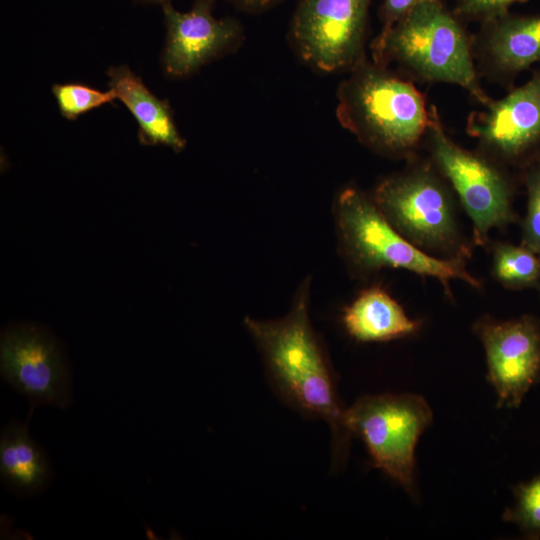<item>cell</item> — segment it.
<instances>
[{
    "label": "cell",
    "mask_w": 540,
    "mask_h": 540,
    "mask_svg": "<svg viewBox=\"0 0 540 540\" xmlns=\"http://www.w3.org/2000/svg\"><path fill=\"white\" fill-rule=\"evenodd\" d=\"M527 0H456L454 13L460 19L478 20L482 23L509 13V8Z\"/></svg>",
    "instance_id": "obj_20"
},
{
    "label": "cell",
    "mask_w": 540,
    "mask_h": 540,
    "mask_svg": "<svg viewBox=\"0 0 540 540\" xmlns=\"http://www.w3.org/2000/svg\"><path fill=\"white\" fill-rule=\"evenodd\" d=\"M333 216L340 253L349 268L369 275L385 268L404 269L437 279L450 295V282H480L466 269L465 258H439L405 238L385 217L372 195L346 187L335 198Z\"/></svg>",
    "instance_id": "obj_4"
},
{
    "label": "cell",
    "mask_w": 540,
    "mask_h": 540,
    "mask_svg": "<svg viewBox=\"0 0 540 540\" xmlns=\"http://www.w3.org/2000/svg\"><path fill=\"white\" fill-rule=\"evenodd\" d=\"M527 210L522 224L523 244L540 258V153L522 166Z\"/></svg>",
    "instance_id": "obj_19"
},
{
    "label": "cell",
    "mask_w": 540,
    "mask_h": 540,
    "mask_svg": "<svg viewBox=\"0 0 540 540\" xmlns=\"http://www.w3.org/2000/svg\"><path fill=\"white\" fill-rule=\"evenodd\" d=\"M3 378L34 404H68L67 375L56 344L34 327L6 332L0 346Z\"/></svg>",
    "instance_id": "obj_12"
},
{
    "label": "cell",
    "mask_w": 540,
    "mask_h": 540,
    "mask_svg": "<svg viewBox=\"0 0 540 540\" xmlns=\"http://www.w3.org/2000/svg\"><path fill=\"white\" fill-rule=\"evenodd\" d=\"M311 278L297 288L288 313L276 320L246 316L244 325L260 350L271 379L286 400L327 422L334 451L345 449L349 432L333 373L309 315Z\"/></svg>",
    "instance_id": "obj_1"
},
{
    "label": "cell",
    "mask_w": 540,
    "mask_h": 540,
    "mask_svg": "<svg viewBox=\"0 0 540 540\" xmlns=\"http://www.w3.org/2000/svg\"><path fill=\"white\" fill-rule=\"evenodd\" d=\"M236 7L248 11V12H258L265 9H268L282 0H228Z\"/></svg>",
    "instance_id": "obj_23"
},
{
    "label": "cell",
    "mask_w": 540,
    "mask_h": 540,
    "mask_svg": "<svg viewBox=\"0 0 540 540\" xmlns=\"http://www.w3.org/2000/svg\"><path fill=\"white\" fill-rule=\"evenodd\" d=\"M370 1L300 0L291 34L302 59L323 72L350 71L363 62Z\"/></svg>",
    "instance_id": "obj_8"
},
{
    "label": "cell",
    "mask_w": 540,
    "mask_h": 540,
    "mask_svg": "<svg viewBox=\"0 0 540 540\" xmlns=\"http://www.w3.org/2000/svg\"><path fill=\"white\" fill-rule=\"evenodd\" d=\"M477 70L502 84L540 63V14L507 13L482 23L472 38Z\"/></svg>",
    "instance_id": "obj_13"
},
{
    "label": "cell",
    "mask_w": 540,
    "mask_h": 540,
    "mask_svg": "<svg viewBox=\"0 0 540 540\" xmlns=\"http://www.w3.org/2000/svg\"><path fill=\"white\" fill-rule=\"evenodd\" d=\"M371 49L374 63L396 64L412 81L458 85L482 106L491 99L479 81L472 38L440 0L416 6L379 33Z\"/></svg>",
    "instance_id": "obj_2"
},
{
    "label": "cell",
    "mask_w": 540,
    "mask_h": 540,
    "mask_svg": "<svg viewBox=\"0 0 540 540\" xmlns=\"http://www.w3.org/2000/svg\"><path fill=\"white\" fill-rule=\"evenodd\" d=\"M337 97L341 126L383 155H411L431 124L432 106L413 81L367 59L350 70Z\"/></svg>",
    "instance_id": "obj_3"
},
{
    "label": "cell",
    "mask_w": 540,
    "mask_h": 540,
    "mask_svg": "<svg viewBox=\"0 0 540 540\" xmlns=\"http://www.w3.org/2000/svg\"><path fill=\"white\" fill-rule=\"evenodd\" d=\"M431 0H381L383 27L380 33L388 31L396 22L406 16L421 3Z\"/></svg>",
    "instance_id": "obj_22"
},
{
    "label": "cell",
    "mask_w": 540,
    "mask_h": 540,
    "mask_svg": "<svg viewBox=\"0 0 540 540\" xmlns=\"http://www.w3.org/2000/svg\"><path fill=\"white\" fill-rule=\"evenodd\" d=\"M214 2L196 0L188 12L177 11L170 2L162 5L167 30L162 66L168 76H188L240 42L241 25L233 18H215Z\"/></svg>",
    "instance_id": "obj_10"
},
{
    "label": "cell",
    "mask_w": 540,
    "mask_h": 540,
    "mask_svg": "<svg viewBox=\"0 0 540 540\" xmlns=\"http://www.w3.org/2000/svg\"><path fill=\"white\" fill-rule=\"evenodd\" d=\"M425 138L432 164L456 192L472 221L475 243L484 246L493 228L505 227L515 219L508 174L503 165L483 153L455 143L446 134L435 106Z\"/></svg>",
    "instance_id": "obj_6"
},
{
    "label": "cell",
    "mask_w": 540,
    "mask_h": 540,
    "mask_svg": "<svg viewBox=\"0 0 540 540\" xmlns=\"http://www.w3.org/2000/svg\"><path fill=\"white\" fill-rule=\"evenodd\" d=\"M431 420L428 403L414 394L363 396L344 412L347 431L363 439L374 466L407 491L414 480L416 443Z\"/></svg>",
    "instance_id": "obj_7"
},
{
    "label": "cell",
    "mask_w": 540,
    "mask_h": 540,
    "mask_svg": "<svg viewBox=\"0 0 540 540\" xmlns=\"http://www.w3.org/2000/svg\"><path fill=\"white\" fill-rule=\"evenodd\" d=\"M483 107L466 125L481 153L501 165L521 166L540 153V66L523 85Z\"/></svg>",
    "instance_id": "obj_9"
},
{
    "label": "cell",
    "mask_w": 540,
    "mask_h": 540,
    "mask_svg": "<svg viewBox=\"0 0 540 540\" xmlns=\"http://www.w3.org/2000/svg\"><path fill=\"white\" fill-rule=\"evenodd\" d=\"M492 273L509 289H523L540 282V258L526 246L507 243L494 245Z\"/></svg>",
    "instance_id": "obj_17"
},
{
    "label": "cell",
    "mask_w": 540,
    "mask_h": 540,
    "mask_svg": "<svg viewBox=\"0 0 540 540\" xmlns=\"http://www.w3.org/2000/svg\"><path fill=\"white\" fill-rule=\"evenodd\" d=\"M52 93L56 99L60 114L71 121L116 99L111 89L101 91L77 82L54 84Z\"/></svg>",
    "instance_id": "obj_18"
},
{
    "label": "cell",
    "mask_w": 540,
    "mask_h": 540,
    "mask_svg": "<svg viewBox=\"0 0 540 540\" xmlns=\"http://www.w3.org/2000/svg\"><path fill=\"white\" fill-rule=\"evenodd\" d=\"M342 324L359 342H383L413 334L418 323L410 319L402 306L381 286L362 290L344 308Z\"/></svg>",
    "instance_id": "obj_15"
},
{
    "label": "cell",
    "mask_w": 540,
    "mask_h": 540,
    "mask_svg": "<svg viewBox=\"0 0 540 540\" xmlns=\"http://www.w3.org/2000/svg\"><path fill=\"white\" fill-rule=\"evenodd\" d=\"M476 328L499 404L517 406L540 372L539 326L525 316L509 321L485 319Z\"/></svg>",
    "instance_id": "obj_11"
},
{
    "label": "cell",
    "mask_w": 540,
    "mask_h": 540,
    "mask_svg": "<svg viewBox=\"0 0 540 540\" xmlns=\"http://www.w3.org/2000/svg\"><path fill=\"white\" fill-rule=\"evenodd\" d=\"M109 87L135 118L139 141L144 145H166L175 152L185 147L166 100L159 99L127 66L111 67Z\"/></svg>",
    "instance_id": "obj_14"
},
{
    "label": "cell",
    "mask_w": 540,
    "mask_h": 540,
    "mask_svg": "<svg viewBox=\"0 0 540 540\" xmlns=\"http://www.w3.org/2000/svg\"><path fill=\"white\" fill-rule=\"evenodd\" d=\"M516 515L526 527L540 530V477L521 488Z\"/></svg>",
    "instance_id": "obj_21"
},
{
    "label": "cell",
    "mask_w": 540,
    "mask_h": 540,
    "mask_svg": "<svg viewBox=\"0 0 540 540\" xmlns=\"http://www.w3.org/2000/svg\"><path fill=\"white\" fill-rule=\"evenodd\" d=\"M0 473L11 487L31 492L48 478V464L41 449L30 437L27 425H8L0 441Z\"/></svg>",
    "instance_id": "obj_16"
},
{
    "label": "cell",
    "mask_w": 540,
    "mask_h": 540,
    "mask_svg": "<svg viewBox=\"0 0 540 540\" xmlns=\"http://www.w3.org/2000/svg\"><path fill=\"white\" fill-rule=\"evenodd\" d=\"M144 1H148V2H152V3H157V4H165L167 2H170V0H144Z\"/></svg>",
    "instance_id": "obj_24"
},
{
    "label": "cell",
    "mask_w": 540,
    "mask_h": 540,
    "mask_svg": "<svg viewBox=\"0 0 540 540\" xmlns=\"http://www.w3.org/2000/svg\"><path fill=\"white\" fill-rule=\"evenodd\" d=\"M434 165L422 163L378 184L372 197L388 221L420 249L465 258L454 200Z\"/></svg>",
    "instance_id": "obj_5"
}]
</instances>
